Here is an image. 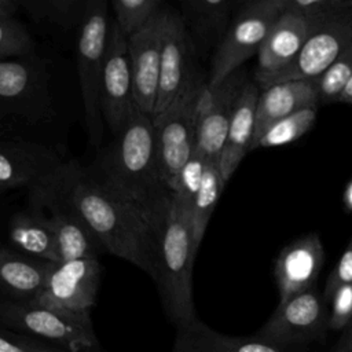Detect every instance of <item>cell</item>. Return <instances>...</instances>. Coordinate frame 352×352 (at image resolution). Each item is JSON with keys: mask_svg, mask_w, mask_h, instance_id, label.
<instances>
[{"mask_svg": "<svg viewBox=\"0 0 352 352\" xmlns=\"http://www.w3.org/2000/svg\"><path fill=\"white\" fill-rule=\"evenodd\" d=\"M65 188L103 250L129 261L151 276L155 253L154 231L146 217L89 168L70 162Z\"/></svg>", "mask_w": 352, "mask_h": 352, "instance_id": "6da1fadb", "label": "cell"}, {"mask_svg": "<svg viewBox=\"0 0 352 352\" xmlns=\"http://www.w3.org/2000/svg\"><path fill=\"white\" fill-rule=\"evenodd\" d=\"M89 169L136 206L154 231L172 194L161 173L155 128L148 116L135 106L122 131L99 151Z\"/></svg>", "mask_w": 352, "mask_h": 352, "instance_id": "7a4b0ae2", "label": "cell"}, {"mask_svg": "<svg viewBox=\"0 0 352 352\" xmlns=\"http://www.w3.org/2000/svg\"><path fill=\"white\" fill-rule=\"evenodd\" d=\"M155 253L151 278L162 308L177 329L194 319L192 268L198 246L194 242L191 212L172 195L154 226Z\"/></svg>", "mask_w": 352, "mask_h": 352, "instance_id": "3957f363", "label": "cell"}, {"mask_svg": "<svg viewBox=\"0 0 352 352\" xmlns=\"http://www.w3.org/2000/svg\"><path fill=\"white\" fill-rule=\"evenodd\" d=\"M52 118L48 62L36 54L0 59V139L25 138Z\"/></svg>", "mask_w": 352, "mask_h": 352, "instance_id": "277c9868", "label": "cell"}, {"mask_svg": "<svg viewBox=\"0 0 352 352\" xmlns=\"http://www.w3.org/2000/svg\"><path fill=\"white\" fill-rule=\"evenodd\" d=\"M0 326L65 352L99 345L89 315L69 314L34 301L0 298Z\"/></svg>", "mask_w": 352, "mask_h": 352, "instance_id": "5b68a950", "label": "cell"}, {"mask_svg": "<svg viewBox=\"0 0 352 352\" xmlns=\"http://www.w3.org/2000/svg\"><path fill=\"white\" fill-rule=\"evenodd\" d=\"M208 76L197 66L173 103L153 120L161 173L172 194L175 182L195 148L198 103Z\"/></svg>", "mask_w": 352, "mask_h": 352, "instance_id": "8992f818", "label": "cell"}, {"mask_svg": "<svg viewBox=\"0 0 352 352\" xmlns=\"http://www.w3.org/2000/svg\"><path fill=\"white\" fill-rule=\"evenodd\" d=\"M109 8L104 0H88L87 12L78 29L77 73L89 143L99 147L103 139L100 84L109 40Z\"/></svg>", "mask_w": 352, "mask_h": 352, "instance_id": "52a82bcc", "label": "cell"}, {"mask_svg": "<svg viewBox=\"0 0 352 352\" xmlns=\"http://www.w3.org/2000/svg\"><path fill=\"white\" fill-rule=\"evenodd\" d=\"M280 12V0H250L236 6L223 40L212 54L206 82L209 88L223 82L258 54Z\"/></svg>", "mask_w": 352, "mask_h": 352, "instance_id": "ba28073f", "label": "cell"}, {"mask_svg": "<svg viewBox=\"0 0 352 352\" xmlns=\"http://www.w3.org/2000/svg\"><path fill=\"white\" fill-rule=\"evenodd\" d=\"M69 162L28 138L0 139V191L25 188L37 195L58 183Z\"/></svg>", "mask_w": 352, "mask_h": 352, "instance_id": "9c48e42d", "label": "cell"}, {"mask_svg": "<svg viewBox=\"0 0 352 352\" xmlns=\"http://www.w3.org/2000/svg\"><path fill=\"white\" fill-rule=\"evenodd\" d=\"M352 41V0L346 8L311 22V32L292 65L270 77L260 89L270 85L318 78Z\"/></svg>", "mask_w": 352, "mask_h": 352, "instance_id": "30bf717a", "label": "cell"}, {"mask_svg": "<svg viewBox=\"0 0 352 352\" xmlns=\"http://www.w3.org/2000/svg\"><path fill=\"white\" fill-rule=\"evenodd\" d=\"M327 327L329 314L324 298L314 287L278 304L256 337L285 349V346L322 340Z\"/></svg>", "mask_w": 352, "mask_h": 352, "instance_id": "8fae6325", "label": "cell"}, {"mask_svg": "<svg viewBox=\"0 0 352 352\" xmlns=\"http://www.w3.org/2000/svg\"><path fill=\"white\" fill-rule=\"evenodd\" d=\"M66 172L58 183L37 195H32V205L37 209L47 208L50 210L47 217L55 236L59 261L98 257L103 248L66 192Z\"/></svg>", "mask_w": 352, "mask_h": 352, "instance_id": "7c38bea8", "label": "cell"}, {"mask_svg": "<svg viewBox=\"0 0 352 352\" xmlns=\"http://www.w3.org/2000/svg\"><path fill=\"white\" fill-rule=\"evenodd\" d=\"M100 282L98 257L54 263L37 304L77 315H89Z\"/></svg>", "mask_w": 352, "mask_h": 352, "instance_id": "4fadbf2b", "label": "cell"}, {"mask_svg": "<svg viewBox=\"0 0 352 352\" xmlns=\"http://www.w3.org/2000/svg\"><path fill=\"white\" fill-rule=\"evenodd\" d=\"M135 106L126 38L110 21L100 84V111L113 135L122 131Z\"/></svg>", "mask_w": 352, "mask_h": 352, "instance_id": "5bb4252c", "label": "cell"}, {"mask_svg": "<svg viewBox=\"0 0 352 352\" xmlns=\"http://www.w3.org/2000/svg\"><path fill=\"white\" fill-rule=\"evenodd\" d=\"M246 81L241 67L219 85L204 88L198 103L195 150L206 160L219 161L238 96Z\"/></svg>", "mask_w": 352, "mask_h": 352, "instance_id": "9a60e30c", "label": "cell"}, {"mask_svg": "<svg viewBox=\"0 0 352 352\" xmlns=\"http://www.w3.org/2000/svg\"><path fill=\"white\" fill-rule=\"evenodd\" d=\"M195 54L177 8L168 7L162 32L158 96L151 120L164 113L182 92L198 66Z\"/></svg>", "mask_w": 352, "mask_h": 352, "instance_id": "2e32d148", "label": "cell"}, {"mask_svg": "<svg viewBox=\"0 0 352 352\" xmlns=\"http://www.w3.org/2000/svg\"><path fill=\"white\" fill-rule=\"evenodd\" d=\"M165 12L166 6L143 29L126 40L133 100L136 107L150 118L154 114L158 96Z\"/></svg>", "mask_w": 352, "mask_h": 352, "instance_id": "e0dca14e", "label": "cell"}, {"mask_svg": "<svg viewBox=\"0 0 352 352\" xmlns=\"http://www.w3.org/2000/svg\"><path fill=\"white\" fill-rule=\"evenodd\" d=\"M323 261L324 250L316 232L302 235L286 245L278 254L274 268L279 304L314 289Z\"/></svg>", "mask_w": 352, "mask_h": 352, "instance_id": "ac0fdd59", "label": "cell"}, {"mask_svg": "<svg viewBox=\"0 0 352 352\" xmlns=\"http://www.w3.org/2000/svg\"><path fill=\"white\" fill-rule=\"evenodd\" d=\"M309 32L311 22L304 16L290 11L279 14L257 54L254 81L258 87L293 63Z\"/></svg>", "mask_w": 352, "mask_h": 352, "instance_id": "d6986e66", "label": "cell"}, {"mask_svg": "<svg viewBox=\"0 0 352 352\" xmlns=\"http://www.w3.org/2000/svg\"><path fill=\"white\" fill-rule=\"evenodd\" d=\"M238 3L230 0H182L179 14L195 56L214 52L223 40Z\"/></svg>", "mask_w": 352, "mask_h": 352, "instance_id": "ffe728a7", "label": "cell"}, {"mask_svg": "<svg viewBox=\"0 0 352 352\" xmlns=\"http://www.w3.org/2000/svg\"><path fill=\"white\" fill-rule=\"evenodd\" d=\"M319 98L314 81H285L260 89L256 106L252 150L261 135L276 121L308 107H318Z\"/></svg>", "mask_w": 352, "mask_h": 352, "instance_id": "44dd1931", "label": "cell"}, {"mask_svg": "<svg viewBox=\"0 0 352 352\" xmlns=\"http://www.w3.org/2000/svg\"><path fill=\"white\" fill-rule=\"evenodd\" d=\"M258 95L260 87L256 81L248 80L238 96L224 147L219 158L220 172L226 183L234 175L245 155L252 151Z\"/></svg>", "mask_w": 352, "mask_h": 352, "instance_id": "7402d4cb", "label": "cell"}, {"mask_svg": "<svg viewBox=\"0 0 352 352\" xmlns=\"http://www.w3.org/2000/svg\"><path fill=\"white\" fill-rule=\"evenodd\" d=\"M54 263L0 248V298L33 301L44 287Z\"/></svg>", "mask_w": 352, "mask_h": 352, "instance_id": "603a6c76", "label": "cell"}, {"mask_svg": "<svg viewBox=\"0 0 352 352\" xmlns=\"http://www.w3.org/2000/svg\"><path fill=\"white\" fill-rule=\"evenodd\" d=\"M172 352H286L256 336L238 337L219 333L198 318L176 329Z\"/></svg>", "mask_w": 352, "mask_h": 352, "instance_id": "cb8c5ba5", "label": "cell"}, {"mask_svg": "<svg viewBox=\"0 0 352 352\" xmlns=\"http://www.w3.org/2000/svg\"><path fill=\"white\" fill-rule=\"evenodd\" d=\"M8 235L16 252L38 260L59 263L50 220L40 209L30 208L14 213L10 220Z\"/></svg>", "mask_w": 352, "mask_h": 352, "instance_id": "d4e9b609", "label": "cell"}, {"mask_svg": "<svg viewBox=\"0 0 352 352\" xmlns=\"http://www.w3.org/2000/svg\"><path fill=\"white\" fill-rule=\"evenodd\" d=\"M33 21L65 30L80 29L88 0H16Z\"/></svg>", "mask_w": 352, "mask_h": 352, "instance_id": "484cf974", "label": "cell"}, {"mask_svg": "<svg viewBox=\"0 0 352 352\" xmlns=\"http://www.w3.org/2000/svg\"><path fill=\"white\" fill-rule=\"evenodd\" d=\"M224 186L226 182L221 176L219 161L208 160L201 186L191 208V226L194 242L197 246H199L202 242L206 227L219 202Z\"/></svg>", "mask_w": 352, "mask_h": 352, "instance_id": "4316f807", "label": "cell"}, {"mask_svg": "<svg viewBox=\"0 0 352 352\" xmlns=\"http://www.w3.org/2000/svg\"><path fill=\"white\" fill-rule=\"evenodd\" d=\"M113 22L128 40L143 29L162 8V0H111Z\"/></svg>", "mask_w": 352, "mask_h": 352, "instance_id": "83f0119b", "label": "cell"}, {"mask_svg": "<svg viewBox=\"0 0 352 352\" xmlns=\"http://www.w3.org/2000/svg\"><path fill=\"white\" fill-rule=\"evenodd\" d=\"M316 116L318 107H308L276 121L261 135L253 150L258 147L283 146L300 139L312 128Z\"/></svg>", "mask_w": 352, "mask_h": 352, "instance_id": "f1b7e54d", "label": "cell"}, {"mask_svg": "<svg viewBox=\"0 0 352 352\" xmlns=\"http://www.w3.org/2000/svg\"><path fill=\"white\" fill-rule=\"evenodd\" d=\"M352 78V41L334 59V62L314 81L320 103L338 102L341 94Z\"/></svg>", "mask_w": 352, "mask_h": 352, "instance_id": "f546056e", "label": "cell"}, {"mask_svg": "<svg viewBox=\"0 0 352 352\" xmlns=\"http://www.w3.org/2000/svg\"><path fill=\"white\" fill-rule=\"evenodd\" d=\"M34 54V41L28 28L15 15H0V59Z\"/></svg>", "mask_w": 352, "mask_h": 352, "instance_id": "4dcf8cb0", "label": "cell"}, {"mask_svg": "<svg viewBox=\"0 0 352 352\" xmlns=\"http://www.w3.org/2000/svg\"><path fill=\"white\" fill-rule=\"evenodd\" d=\"M206 164L208 160L205 158V155H202L198 150L194 148L191 157L182 168L172 188V197L190 212L192 208L194 198L201 186Z\"/></svg>", "mask_w": 352, "mask_h": 352, "instance_id": "1f68e13d", "label": "cell"}, {"mask_svg": "<svg viewBox=\"0 0 352 352\" xmlns=\"http://www.w3.org/2000/svg\"><path fill=\"white\" fill-rule=\"evenodd\" d=\"M351 0H280L282 11H290L316 22L346 8Z\"/></svg>", "mask_w": 352, "mask_h": 352, "instance_id": "d6a6232c", "label": "cell"}, {"mask_svg": "<svg viewBox=\"0 0 352 352\" xmlns=\"http://www.w3.org/2000/svg\"><path fill=\"white\" fill-rule=\"evenodd\" d=\"M329 301L331 302L329 327L331 330H344L352 320V283L340 286Z\"/></svg>", "mask_w": 352, "mask_h": 352, "instance_id": "836d02e7", "label": "cell"}, {"mask_svg": "<svg viewBox=\"0 0 352 352\" xmlns=\"http://www.w3.org/2000/svg\"><path fill=\"white\" fill-rule=\"evenodd\" d=\"M0 352H65L0 326Z\"/></svg>", "mask_w": 352, "mask_h": 352, "instance_id": "e575fe53", "label": "cell"}, {"mask_svg": "<svg viewBox=\"0 0 352 352\" xmlns=\"http://www.w3.org/2000/svg\"><path fill=\"white\" fill-rule=\"evenodd\" d=\"M352 283V239L349 241L348 246L345 248L344 253L338 258L336 267L330 272L323 292L324 301H329L331 294L344 285Z\"/></svg>", "mask_w": 352, "mask_h": 352, "instance_id": "d590c367", "label": "cell"}, {"mask_svg": "<svg viewBox=\"0 0 352 352\" xmlns=\"http://www.w3.org/2000/svg\"><path fill=\"white\" fill-rule=\"evenodd\" d=\"M331 352H352V320L344 329L342 336L340 337L338 342L336 344Z\"/></svg>", "mask_w": 352, "mask_h": 352, "instance_id": "8d00e7d4", "label": "cell"}, {"mask_svg": "<svg viewBox=\"0 0 352 352\" xmlns=\"http://www.w3.org/2000/svg\"><path fill=\"white\" fill-rule=\"evenodd\" d=\"M19 10L16 0H0V15H15Z\"/></svg>", "mask_w": 352, "mask_h": 352, "instance_id": "74e56055", "label": "cell"}, {"mask_svg": "<svg viewBox=\"0 0 352 352\" xmlns=\"http://www.w3.org/2000/svg\"><path fill=\"white\" fill-rule=\"evenodd\" d=\"M338 102H341V103H348V104H352V78L349 80V82H348V85L345 87L344 92L341 94V96H340Z\"/></svg>", "mask_w": 352, "mask_h": 352, "instance_id": "f35d334b", "label": "cell"}, {"mask_svg": "<svg viewBox=\"0 0 352 352\" xmlns=\"http://www.w3.org/2000/svg\"><path fill=\"white\" fill-rule=\"evenodd\" d=\"M78 352H99L96 349H87V351H78Z\"/></svg>", "mask_w": 352, "mask_h": 352, "instance_id": "ab89813d", "label": "cell"}]
</instances>
